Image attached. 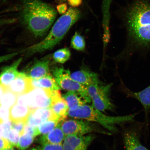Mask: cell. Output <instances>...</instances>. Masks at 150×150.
<instances>
[{
  "mask_svg": "<svg viewBox=\"0 0 150 150\" xmlns=\"http://www.w3.org/2000/svg\"><path fill=\"white\" fill-rule=\"evenodd\" d=\"M125 17L131 51L137 52L150 49L149 0H133Z\"/></svg>",
  "mask_w": 150,
  "mask_h": 150,
  "instance_id": "cell-1",
  "label": "cell"
},
{
  "mask_svg": "<svg viewBox=\"0 0 150 150\" xmlns=\"http://www.w3.org/2000/svg\"><path fill=\"white\" fill-rule=\"evenodd\" d=\"M21 23L35 37L45 35L57 16L56 9L40 0H22Z\"/></svg>",
  "mask_w": 150,
  "mask_h": 150,
  "instance_id": "cell-2",
  "label": "cell"
},
{
  "mask_svg": "<svg viewBox=\"0 0 150 150\" xmlns=\"http://www.w3.org/2000/svg\"><path fill=\"white\" fill-rule=\"evenodd\" d=\"M81 15L79 9L70 7L66 13L58 19L45 38L40 42L26 49V51L33 53L53 48L61 42L70 28L80 19Z\"/></svg>",
  "mask_w": 150,
  "mask_h": 150,
  "instance_id": "cell-3",
  "label": "cell"
},
{
  "mask_svg": "<svg viewBox=\"0 0 150 150\" xmlns=\"http://www.w3.org/2000/svg\"><path fill=\"white\" fill-rule=\"evenodd\" d=\"M137 114L112 117L103 114L92 106L86 104L69 110L68 115L74 119L85 120L98 124L110 133L117 131L116 125L134 121Z\"/></svg>",
  "mask_w": 150,
  "mask_h": 150,
  "instance_id": "cell-4",
  "label": "cell"
},
{
  "mask_svg": "<svg viewBox=\"0 0 150 150\" xmlns=\"http://www.w3.org/2000/svg\"><path fill=\"white\" fill-rule=\"evenodd\" d=\"M60 124L66 136L69 135L85 136L93 133L105 135L112 133L97 125V124L85 120L74 119L64 120Z\"/></svg>",
  "mask_w": 150,
  "mask_h": 150,
  "instance_id": "cell-5",
  "label": "cell"
},
{
  "mask_svg": "<svg viewBox=\"0 0 150 150\" xmlns=\"http://www.w3.org/2000/svg\"><path fill=\"white\" fill-rule=\"evenodd\" d=\"M52 91L50 90L33 88L27 93L18 96L17 103L28 107L31 110L38 108L51 107Z\"/></svg>",
  "mask_w": 150,
  "mask_h": 150,
  "instance_id": "cell-6",
  "label": "cell"
},
{
  "mask_svg": "<svg viewBox=\"0 0 150 150\" xmlns=\"http://www.w3.org/2000/svg\"><path fill=\"white\" fill-rule=\"evenodd\" d=\"M111 86L110 84L102 85L98 81L87 87L92 106L96 109L102 112L114 109V105L110 98Z\"/></svg>",
  "mask_w": 150,
  "mask_h": 150,
  "instance_id": "cell-7",
  "label": "cell"
},
{
  "mask_svg": "<svg viewBox=\"0 0 150 150\" xmlns=\"http://www.w3.org/2000/svg\"><path fill=\"white\" fill-rule=\"evenodd\" d=\"M52 73L56 82L62 89L68 91L88 92L87 87L73 80L71 78L70 71L63 67H55Z\"/></svg>",
  "mask_w": 150,
  "mask_h": 150,
  "instance_id": "cell-8",
  "label": "cell"
},
{
  "mask_svg": "<svg viewBox=\"0 0 150 150\" xmlns=\"http://www.w3.org/2000/svg\"><path fill=\"white\" fill-rule=\"evenodd\" d=\"M95 138L91 134L66 136L62 145L63 150H87Z\"/></svg>",
  "mask_w": 150,
  "mask_h": 150,
  "instance_id": "cell-9",
  "label": "cell"
},
{
  "mask_svg": "<svg viewBox=\"0 0 150 150\" xmlns=\"http://www.w3.org/2000/svg\"><path fill=\"white\" fill-rule=\"evenodd\" d=\"M52 113L59 122L64 120L68 115L69 108L59 90L52 91V100L50 107Z\"/></svg>",
  "mask_w": 150,
  "mask_h": 150,
  "instance_id": "cell-10",
  "label": "cell"
},
{
  "mask_svg": "<svg viewBox=\"0 0 150 150\" xmlns=\"http://www.w3.org/2000/svg\"><path fill=\"white\" fill-rule=\"evenodd\" d=\"M49 120L59 121L50 108H38L31 110L26 123L31 126L37 127L44 122Z\"/></svg>",
  "mask_w": 150,
  "mask_h": 150,
  "instance_id": "cell-11",
  "label": "cell"
},
{
  "mask_svg": "<svg viewBox=\"0 0 150 150\" xmlns=\"http://www.w3.org/2000/svg\"><path fill=\"white\" fill-rule=\"evenodd\" d=\"M50 62L47 58L37 60L24 74L31 79H39L50 74Z\"/></svg>",
  "mask_w": 150,
  "mask_h": 150,
  "instance_id": "cell-12",
  "label": "cell"
},
{
  "mask_svg": "<svg viewBox=\"0 0 150 150\" xmlns=\"http://www.w3.org/2000/svg\"><path fill=\"white\" fill-rule=\"evenodd\" d=\"M62 97L66 102L69 110L74 109L91 102L88 92L68 91Z\"/></svg>",
  "mask_w": 150,
  "mask_h": 150,
  "instance_id": "cell-13",
  "label": "cell"
},
{
  "mask_svg": "<svg viewBox=\"0 0 150 150\" xmlns=\"http://www.w3.org/2000/svg\"><path fill=\"white\" fill-rule=\"evenodd\" d=\"M7 88L18 96L27 93L33 88L31 79L22 72Z\"/></svg>",
  "mask_w": 150,
  "mask_h": 150,
  "instance_id": "cell-14",
  "label": "cell"
},
{
  "mask_svg": "<svg viewBox=\"0 0 150 150\" xmlns=\"http://www.w3.org/2000/svg\"><path fill=\"white\" fill-rule=\"evenodd\" d=\"M22 60V58H20L12 65L3 69L0 73V84L7 88L17 77L20 73L18 67Z\"/></svg>",
  "mask_w": 150,
  "mask_h": 150,
  "instance_id": "cell-15",
  "label": "cell"
},
{
  "mask_svg": "<svg viewBox=\"0 0 150 150\" xmlns=\"http://www.w3.org/2000/svg\"><path fill=\"white\" fill-rule=\"evenodd\" d=\"M70 77L74 81L86 87L99 81L96 74L86 69L73 72L70 74Z\"/></svg>",
  "mask_w": 150,
  "mask_h": 150,
  "instance_id": "cell-16",
  "label": "cell"
},
{
  "mask_svg": "<svg viewBox=\"0 0 150 150\" xmlns=\"http://www.w3.org/2000/svg\"><path fill=\"white\" fill-rule=\"evenodd\" d=\"M125 150H149L141 143L139 136L136 131H127L123 137Z\"/></svg>",
  "mask_w": 150,
  "mask_h": 150,
  "instance_id": "cell-17",
  "label": "cell"
},
{
  "mask_svg": "<svg viewBox=\"0 0 150 150\" xmlns=\"http://www.w3.org/2000/svg\"><path fill=\"white\" fill-rule=\"evenodd\" d=\"M65 137L61 125L59 124L48 134L43 135L39 141L42 145L46 144H62Z\"/></svg>",
  "mask_w": 150,
  "mask_h": 150,
  "instance_id": "cell-18",
  "label": "cell"
},
{
  "mask_svg": "<svg viewBox=\"0 0 150 150\" xmlns=\"http://www.w3.org/2000/svg\"><path fill=\"white\" fill-rule=\"evenodd\" d=\"M31 84L33 88H40L51 91L60 89L55 78L50 74L39 79H31Z\"/></svg>",
  "mask_w": 150,
  "mask_h": 150,
  "instance_id": "cell-19",
  "label": "cell"
},
{
  "mask_svg": "<svg viewBox=\"0 0 150 150\" xmlns=\"http://www.w3.org/2000/svg\"><path fill=\"white\" fill-rule=\"evenodd\" d=\"M30 111L28 107L16 103L10 109V119L13 122H26Z\"/></svg>",
  "mask_w": 150,
  "mask_h": 150,
  "instance_id": "cell-20",
  "label": "cell"
},
{
  "mask_svg": "<svg viewBox=\"0 0 150 150\" xmlns=\"http://www.w3.org/2000/svg\"><path fill=\"white\" fill-rule=\"evenodd\" d=\"M127 94L129 97L135 98L141 104L146 115H147L150 109V84L145 89L136 92L127 90Z\"/></svg>",
  "mask_w": 150,
  "mask_h": 150,
  "instance_id": "cell-21",
  "label": "cell"
},
{
  "mask_svg": "<svg viewBox=\"0 0 150 150\" xmlns=\"http://www.w3.org/2000/svg\"><path fill=\"white\" fill-rule=\"evenodd\" d=\"M18 96L6 88L4 93L0 99V105L10 109L16 104Z\"/></svg>",
  "mask_w": 150,
  "mask_h": 150,
  "instance_id": "cell-22",
  "label": "cell"
},
{
  "mask_svg": "<svg viewBox=\"0 0 150 150\" xmlns=\"http://www.w3.org/2000/svg\"><path fill=\"white\" fill-rule=\"evenodd\" d=\"M71 52L68 48H64L58 50L53 54V59L56 62L64 63L70 59Z\"/></svg>",
  "mask_w": 150,
  "mask_h": 150,
  "instance_id": "cell-23",
  "label": "cell"
},
{
  "mask_svg": "<svg viewBox=\"0 0 150 150\" xmlns=\"http://www.w3.org/2000/svg\"><path fill=\"white\" fill-rule=\"evenodd\" d=\"M71 45L74 50L82 51L85 48V41L83 37L76 32L71 39Z\"/></svg>",
  "mask_w": 150,
  "mask_h": 150,
  "instance_id": "cell-24",
  "label": "cell"
},
{
  "mask_svg": "<svg viewBox=\"0 0 150 150\" xmlns=\"http://www.w3.org/2000/svg\"><path fill=\"white\" fill-rule=\"evenodd\" d=\"M59 122L53 120H49L44 122L38 127L39 134H48L57 126Z\"/></svg>",
  "mask_w": 150,
  "mask_h": 150,
  "instance_id": "cell-25",
  "label": "cell"
},
{
  "mask_svg": "<svg viewBox=\"0 0 150 150\" xmlns=\"http://www.w3.org/2000/svg\"><path fill=\"white\" fill-rule=\"evenodd\" d=\"M34 137L29 134L23 133L21 135L18 148L20 150H25L33 142Z\"/></svg>",
  "mask_w": 150,
  "mask_h": 150,
  "instance_id": "cell-26",
  "label": "cell"
},
{
  "mask_svg": "<svg viewBox=\"0 0 150 150\" xmlns=\"http://www.w3.org/2000/svg\"><path fill=\"white\" fill-rule=\"evenodd\" d=\"M13 122L10 120L0 123V138L7 139L9 130L12 129Z\"/></svg>",
  "mask_w": 150,
  "mask_h": 150,
  "instance_id": "cell-27",
  "label": "cell"
},
{
  "mask_svg": "<svg viewBox=\"0 0 150 150\" xmlns=\"http://www.w3.org/2000/svg\"><path fill=\"white\" fill-rule=\"evenodd\" d=\"M20 134L12 128L9 131L7 139L13 147H18Z\"/></svg>",
  "mask_w": 150,
  "mask_h": 150,
  "instance_id": "cell-28",
  "label": "cell"
},
{
  "mask_svg": "<svg viewBox=\"0 0 150 150\" xmlns=\"http://www.w3.org/2000/svg\"><path fill=\"white\" fill-rule=\"evenodd\" d=\"M10 119V109L0 105V123Z\"/></svg>",
  "mask_w": 150,
  "mask_h": 150,
  "instance_id": "cell-29",
  "label": "cell"
},
{
  "mask_svg": "<svg viewBox=\"0 0 150 150\" xmlns=\"http://www.w3.org/2000/svg\"><path fill=\"white\" fill-rule=\"evenodd\" d=\"M34 150H63L62 144H42L41 147Z\"/></svg>",
  "mask_w": 150,
  "mask_h": 150,
  "instance_id": "cell-30",
  "label": "cell"
},
{
  "mask_svg": "<svg viewBox=\"0 0 150 150\" xmlns=\"http://www.w3.org/2000/svg\"><path fill=\"white\" fill-rule=\"evenodd\" d=\"M112 0H103L102 12L103 16L108 18L110 16V9Z\"/></svg>",
  "mask_w": 150,
  "mask_h": 150,
  "instance_id": "cell-31",
  "label": "cell"
},
{
  "mask_svg": "<svg viewBox=\"0 0 150 150\" xmlns=\"http://www.w3.org/2000/svg\"><path fill=\"white\" fill-rule=\"evenodd\" d=\"M23 133L30 135L34 138L39 135L38 127H35L31 126L27 123H25L24 126Z\"/></svg>",
  "mask_w": 150,
  "mask_h": 150,
  "instance_id": "cell-32",
  "label": "cell"
},
{
  "mask_svg": "<svg viewBox=\"0 0 150 150\" xmlns=\"http://www.w3.org/2000/svg\"><path fill=\"white\" fill-rule=\"evenodd\" d=\"M26 123L24 122H13L12 128L17 131L21 135L23 133L24 127Z\"/></svg>",
  "mask_w": 150,
  "mask_h": 150,
  "instance_id": "cell-33",
  "label": "cell"
},
{
  "mask_svg": "<svg viewBox=\"0 0 150 150\" xmlns=\"http://www.w3.org/2000/svg\"><path fill=\"white\" fill-rule=\"evenodd\" d=\"M17 20L14 18H0V28L16 23Z\"/></svg>",
  "mask_w": 150,
  "mask_h": 150,
  "instance_id": "cell-34",
  "label": "cell"
},
{
  "mask_svg": "<svg viewBox=\"0 0 150 150\" xmlns=\"http://www.w3.org/2000/svg\"><path fill=\"white\" fill-rule=\"evenodd\" d=\"M13 147L8 140L0 138V150H5Z\"/></svg>",
  "mask_w": 150,
  "mask_h": 150,
  "instance_id": "cell-35",
  "label": "cell"
},
{
  "mask_svg": "<svg viewBox=\"0 0 150 150\" xmlns=\"http://www.w3.org/2000/svg\"><path fill=\"white\" fill-rule=\"evenodd\" d=\"M56 8L59 13L62 15L64 14L68 10L67 3H63L58 5Z\"/></svg>",
  "mask_w": 150,
  "mask_h": 150,
  "instance_id": "cell-36",
  "label": "cell"
},
{
  "mask_svg": "<svg viewBox=\"0 0 150 150\" xmlns=\"http://www.w3.org/2000/svg\"><path fill=\"white\" fill-rule=\"evenodd\" d=\"M67 2L71 7L76 8L82 4V0H67Z\"/></svg>",
  "mask_w": 150,
  "mask_h": 150,
  "instance_id": "cell-37",
  "label": "cell"
},
{
  "mask_svg": "<svg viewBox=\"0 0 150 150\" xmlns=\"http://www.w3.org/2000/svg\"><path fill=\"white\" fill-rule=\"evenodd\" d=\"M17 54V52H15V53L8 54L7 55L0 56V63L12 59V58L16 56Z\"/></svg>",
  "mask_w": 150,
  "mask_h": 150,
  "instance_id": "cell-38",
  "label": "cell"
},
{
  "mask_svg": "<svg viewBox=\"0 0 150 150\" xmlns=\"http://www.w3.org/2000/svg\"><path fill=\"white\" fill-rule=\"evenodd\" d=\"M6 89V88L0 84V99H1L2 96L3 95V93H4Z\"/></svg>",
  "mask_w": 150,
  "mask_h": 150,
  "instance_id": "cell-39",
  "label": "cell"
},
{
  "mask_svg": "<svg viewBox=\"0 0 150 150\" xmlns=\"http://www.w3.org/2000/svg\"><path fill=\"white\" fill-rule=\"evenodd\" d=\"M5 150H16L14 149H13V148H10V149H6Z\"/></svg>",
  "mask_w": 150,
  "mask_h": 150,
  "instance_id": "cell-40",
  "label": "cell"
}]
</instances>
